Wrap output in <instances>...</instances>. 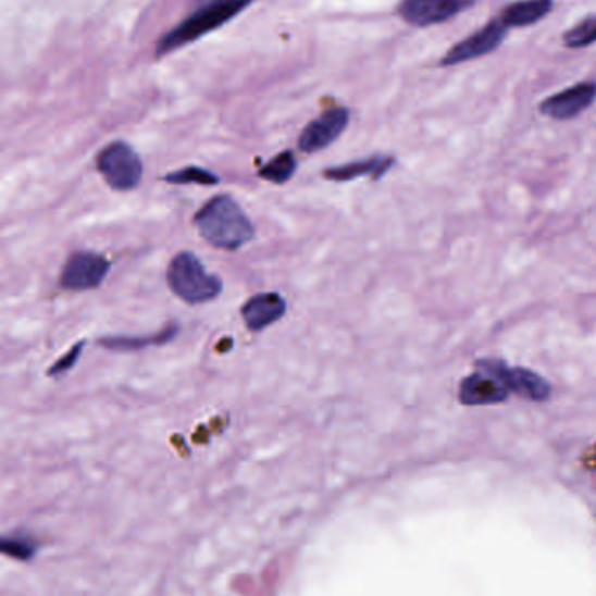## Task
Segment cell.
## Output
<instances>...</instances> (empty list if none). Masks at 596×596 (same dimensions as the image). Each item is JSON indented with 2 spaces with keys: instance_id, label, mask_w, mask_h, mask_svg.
<instances>
[{
  "instance_id": "8992f818",
  "label": "cell",
  "mask_w": 596,
  "mask_h": 596,
  "mask_svg": "<svg viewBox=\"0 0 596 596\" xmlns=\"http://www.w3.org/2000/svg\"><path fill=\"white\" fill-rule=\"evenodd\" d=\"M110 262L95 251H77L63 265L60 285L71 291H88L98 288L105 281Z\"/></svg>"
},
{
  "instance_id": "ac0fdd59",
  "label": "cell",
  "mask_w": 596,
  "mask_h": 596,
  "mask_svg": "<svg viewBox=\"0 0 596 596\" xmlns=\"http://www.w3.org/2000/svg\"><path fill=\"white\" fill-rule=\"evenodd\" d=\"M596 42V14L575 23L563 34V45L570 49L589 48Z\"/></svg>"
},
{
  "instance_id": "d6986e66",
  "label": "cell",
  "mask_w": 596,
  "mask_h": 596,
  "mask_svg": "<svg viewBox=\"0 0 596 596\" xmlns=\"http://www.w3.org/2000/svg\"><path fill=\"white\" fill-rule=\"evenodd\" d=\"M164 182L175 185H216L219 184L220 178L215 173L202 170V167L189 166L164 176Z\"/></svg>"
},
{
  "instance_id": "7a4b0ae2",
  "label": "cell",
  "mask_w": 596,
  "mask_h": 596,
  "mask_svg": "<svg viewBox=\"0 0 596 596\" xmlns=\"http://www.w3.org/2000/svg\"><path fill=\"white\" fill-rule=\"evenodd\" d=\"M166 277L173 294L190 306L211 302L224 289L222 280L210 274L193 251H181L176 254L170 262Z\"/></svg>"
},
{
  "instance_id": "6da1fadb",
  "label": "cell",
  "mask_w": 596,
  "mask_h": 596,
  "mask_svg": "<svg viewBox=\"0 0 596 596\" xmlns=\"http://www.w3.org/2000/svg\"><path fill=\"white\" fill-rule=\"evenodd\" d=\"M204 241L219 250L236 251L254 237V227L243 208L227 194L216 196L194 216Z\"/></svg>"
},
{
  "instance_id": "4fadbf2b",
  "label": "cell",
  "mask_w": 596,
  "mask_h": 596,
  "mask_svg": "<svg viewBox=\"0 0 596 596\" xmlns=\"http://www.w3.org/2000/svg\"><path fill=\"white\" fill-rule=\"evenodd\" d=\"M552 0H517L500 11V22L508 28L532 27L551 13Z\"/></svg>"
},
{
  "instance_id": "277c9868",
  "label": "cell",
  "mask_w": 596,
  "mask_h": 596,
  "mask_svg": "<svg viewBox=\"0 0 596 596\" xmlns=\"http://www.w3.org/2000/svg\"><path fill=\"white\" fill-rule=\"evenodd\" d=\"M97 167L107 185L119 193L136 189L144 176L140 156L126 141L107 145L98 154Z\"/></svg>"
},
{
  "instance_id": "ffe728a7",
  "label": "cell",
  "mask_w": 596,
  "mask_h": 596,
  "mask_svg": "<svg viewBox=\"0 0 596 596\" xmlns=\"http://www.w3.org/2000/svg\"><path fill=\"white\" fill-rule=\"evenodd\" d=\"M83 347L84 343L75 344V346L72 347L71 352H66V355L63 356L62 360L58 361V363H54L53 367H51V370H49V375H60V373L69 372V370H71L72 367L77 363V360H79Z\"/></svg>"
},
{
  "instance_id": "9c48e42d",
  "label": "cell",
  "mask_w": 596,
  "mask_h": 596,
  "mask_svg": "<svg viewBox=\"0 0 596 596\" xmlns=\"http://www.w3.org/2000/svg\"><path fill=\"white\" fill-rule=\"evenodd\" d=\"M347 124H349V110L344 107L325 110L320 117L303 127L302 135L298 138V149L306 154L326 149L346 132Z\"/></svg>"
},
{
  "instance_id": "ba28073f",
  "label": "cell",
  "mask_w": 596,
  "mask_h": 596,
  "mask_svg": "<svg viewBox=\"0 0 596 596\" xmlns=\"http://www.w3.org/2000/svg\"><path fill=\"white\" fill-rule=\"evenodd\" d=\"M596 100V83H578L541 101L539 112L555 121H570L586 112Z\"/></svg>"
},
{
  "instance_id": "5b68a950",
  "label": "cell",
  "mask_w": 596,
  "mask_h": 596,
  "mask_svg": "<svg viewBox=\"0 0 596 596\" xmlns=\"http://www.w3.org/2000/svg\"><path fill=\"white\" fill-rule=\"evenodd\" d=\"M476 369L491 373L505 384L509 395L522 399H529L534 403L548 401L552 395V387L543 375L525 367H509L506 361L496 360V358H483L476 361Z\"/></svg>"
},
{
  "instance_id": "5bb4252c",
  "label": "cell",
  "mask_w": 596,
  "mask_h": 596,
  "mask_svg": "<svg viewBox=\"0 0 596 596\" xmlns=\"http://www.w3.org/2000/svg\"><path fill=\"white\" fill-rule=\"evenodd\" d=\"M393 163H395L393 158L377 156V158L363 159V161H355V163L343 164V166L330 167L323 175L332 182H351L356 178H363V176L381 178L393 166Z\"/></svg>"
},
{
  "instance_id": "e0dca14e",
  "label": "cell",
  "mask_w": 596,
  "mask_h": 596,
  "mask_svg": "<svg viewBox=\"0 0 596 596\" xmlns=\"http://www.w3.org/2000/svg\"><path fill=\"white\" fill-rule=\"evenodd\" d=\"M297 172V158L291 150L281 152L276 158H272L265 166L259 172L260 178L272 182V184L283 185L291 178Z\"/></svg>"
},
{
  "instance_id": "7c38bea8",
  "label": "cell",
  "mask_w": 596,
  "mask_h": 596,
  "mask_svg": "<svg viewBox=\"0 0 596 596\" xmlns=\"http://www.w3.org/2000/svg\"><path fill=\"white\" fill-rule=\"evenodd\" d=\"M243 320L251 332H262L286 314V300L280 294H259L241 309Z\"/></svg>"
},
{
  "instance_id": "9a60e30c",
  "label": "cell",
  "mask_w": 596,
  "mask_h": 596,
  "mask_svg": "<svg viewBox=\"0 0 596 596\" xmlns=\"http://www.w3.org/2000/svg\"><path fill=\"white\" fill-rule=\"evenodd\" d=\"M178 334V326L170 325L158 334L141 335V337H109L101 338L100 346L112 349V351H140L145 347L163 346L172 343Z\"/></svg>"
},
{
  "instance_id": "3957f363",
  "label": "cell",
  "mask_w": 596,
  "mask_h": 596,
  "mask_svg": "<svg viewBox=\"0 0 596 596\" xmlns=\"http://www.w3.org/2000/svg\"><path fill=\"white\" fill-rule=\"evenodd\" d=\"M250 2L251 0H211L159 40L158 57H163L182 46L190 45L199 37L210 34L211 30H216L228 20H233L234 16L241 13L245 8H248Z\"/></svg>"
},
{
  "instance_id": "52a82bcc",
  "label": "cell",
  "mask_w": 596,
  "mask_h": 596,
  "mask_svg": "<svg viewBox=\"0 0 596 596\" xmlns=\"http://www.w3.org/2000/svg\"><path fill=\"white\" fill-rule=\"evenodd\" d=\"M509 28L505 23L500 22L499 16L491 20L487 25H483L480 30L471 34L470 37H465L461 42H457L445 57H443V66L459 65V63L471 62L476 58L485 57V54L496 51L502 40H505L506 34Z\"/></svg>"
},
{
  "instance_id": "2e32d148",
  "label": "cell",
  "mask_w": 596,
  "mask_h": 596,
  "mask_svg": "<svg viewBox=\"0 0 596 596\" xmlns=\"http://www.w3.org/2000/svg\"><path fill=\"white\" fill-rule=\"evenodd\" d=\"M39 541L30 534L14 532L0 535V555L18 561H30L39 551Z\"/></svg>"
},
{
  "instance_id": "30bf717a",
  "label": "cell",
  "mask_w": 596,
  "mask_h": 596,
  "mask_svg": "<svg viewBox=\"0 0 596 596\" xmlns=\"http://www.w3.org/2000/svg\"><path fill=\"white\" fill-rule=\"evenodd\" d=\"M473 4L474 0H401L398 13L410 25L430 27L454 18Z\"/></svg>"
},
{
  "instance_id": "8fae6325",
  "label": "cell",
  "mask_w": 596,
  "mask_h": 596,
  "mask_svg": "<svg viewBox=\"0 0 596 596\" xmlns=\"http://www.w3.org/2000/svg\"><path fill=\"white\" fill-rule=\"evenodd\" d=\"M509 390L499 378L491 373L476 369L468 377L462 378L459 386V401L464 407H492L508 401Z\"/></svg>"
}]
</instances>
